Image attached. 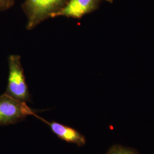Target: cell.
I'll use <instances>...</instances> for the list:
<instances>
[{
    "mask_svg": "<svg viewBox=\"0 0 154 154\" xmlns=\"http://www.w3.org/2000/svg\"><path fill=\"white\" fill-rule=\"evenodd\" d=\"M68 0H25L23 11L27 17L26 29L32 30L60 11Z\"/></svg>",
    "mask_w": 154,
    "mask_h": 154,
    "instance_id": "obj_1",
    "label": "cell"
},
{
    "mask_svg": "<svg viewBox=\"0 0 154 154\" xmlns=\"http://www.w3.org/2000/svg\"><path fill=\"white\" fill-rule=\"evenodd\" d=\"M9 74L5 93L14 99L26 102L30 99L28 86L23 73L21 57L11 55L9 57Z\"/></svg>",
    "mask_w": 154,
    "mask_h": 154,
    "instance_id": "obj_2",
    "label": "cell"
},
{
    "mask_svg": "<svg viewBox=\"0 0 154 154\" xmlns=\"http://www.w3.org/2000/svg\"><path fill=\"white\" fill-rule=\"evenodd\" d=\"M30 115L35 116L26 102L14 99L6 93L0 96V125L16 123Z\"/></svg>",
    "mask_w": 154,
    "mask_h": 154,
    "instance_id": "obj_3",
    "label": "cell"
},
{
    "mask_svg": "<svg viewBox=\"0 0 154 154\" xmlns=\"http://www.w3.org/2000/svg\"><path fill=\"white\" fill-rule=\"evenodd\" d=\"M100 0H68L65 6L54 14L51 18L65 16L81 18L85 15L95 11L98 8Z\"/></svg>",
    "mask_w": 154,
    "mask_h": 154,
    "instance_id": "obj_4",
    "label": "cell"
},
{
    "mask_svg": "<svg viewBox=\"0 0 154 154\" xmlns=\"http://www.w3.org/2000/svg\"><path fill=\"white\" fill-rule=\"evenodd\" d=\"M48 124L49 125L52 131L61 139L69 143H74L79 146L85 144V137L75 129L55 122L48 123Z\"/></svg>",
    "mask_w": 154,
    "mask_h": 154,
    "instance_id": "obj_5",
    "label": "cell"
},
{
    "mask_svg": "<svg viewBox=\"0 0 154 154\" xmlns=\"http://www.w3.org/2000/svg\"><path fill=\"white\" fill-rule=\"evenodd\" d=\"M106 154H139L135 150L120 145L112 146Z\"/></svg>",
    "mask_w": 154,
    "mask_h": 154,
    "instance_id": "obj_6",
    "label": "cell"
},
{
    "mask_svg": "<svg viewBox=\"0 0 154 154\" xmlns=\"http://www.w3.org/2000/svg\"><path fill=\"white\" fill-rule=\"evenodd\" d=\"M15 3V0H0V11H7L11 8Z\"/></svg>",
    "mask_w": 154,
    "mask_h": 154,
    "instance_id": "obj_7",
    "label": "cell"
},
{
    "mask_svg": "<svg viewBox=\"0 0 154 154\" xmlns=\"http://www.w3.org/2000/svg\"><path fill=\"white\" fill-rule=\"evenodd\" d=\"M106 1H109V2H112L113 0H106Z\"/></svg>",
    "mask_w": 154,
    "mask_h": 154,
    "instance_id": "obj_8",
    "label": "cell"
}]
</instances>
